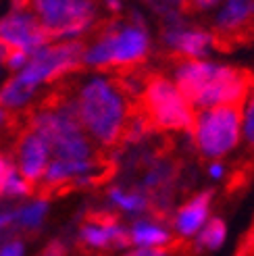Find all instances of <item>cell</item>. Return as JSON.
<instances>
[{
	"instance_id": "1",
	"label": "cell",
	"mask_w": 254,
	"mask_h": 256,
	"mask_svg": "<svg viewBox=\"0 0 254 256\" xmlns=\"http://www.w3.org/2000/svg\"><path fill=\"white\" fill-rule=\"evenodd\" d=\"M78 110L82 125L98 142L112 144L121 136L125 123V100L110 82H88L80 94Z\"/></svg>"
},
{
	"instance_id": "2",
	"label": "cell",
	"mask_w": 254,
	"mask_h": 256,
	"mask_svg": "<svg viewBox=\"0 0 254 256\" xmlns=\"http://www.w3.org/2000/svg\"><path fill=\"white\" fill-rule=\"evenodd\" d=\"M32 125L56 158L75 160L92 156V144L84 136L78 102H60L54 108L38 112L32 119Z\"/></svg>"
},
{
	"instance_id": "3",
	"label": "cell",
	"mask_w": 254,
	"mask_h": 256,
	"mask_svg": "<svg viewBox=\"0 0 254 256\" xmlns=\"http://www.w3.org/2000/svg\"><path fill=\"white\" fill-rule=\"evenodd\" d=\"M240 114L238 104L208 106L198 117L196 125V144L206 158H219L236 148L240 140Z\"/></svg>"
},
{
	"instance_id": "4",
	"label": "cell",
	"mask_w": 254,
	"mask_h": 256,
	"mask_svg": "<svg viewBox=\"0 0 254 256\" xmlns=\"http://www.w3.org/2000/svg\"><path fill=\"white\" fill-rule=\"evenodd\" d=\"M40 23L52 38H75L92 23V0H32Z\"/></svg>"
},
{
	"instance_id": "5",
	"label": "cell",
	"mask_w": 254,
	"mask_h": 256,
	"mask_svg": "<svg viewBox=\"0 0 254 256\" xmlns=\"http://www.w3.org/2000/svg\"><path fill=\"white\" fill-rule=\"evenodd\" d=\"M84 56V46L80 42H67L58 46H40L34 52H30L28 62L21 67V73L17 80L28 84V86H38L42 82H50L58 78V75L67 73L80 65Z\"/></svg>"
},
{
	"instance_id": "6",
	"label": "cell",
	"mask_w": 254,
	"mask_h": 256,
	"mask_svg": "<svg viewBox=\"0 0 254 256\" xmlns=\"http://www.w3.org/2000/svg\"><path fill=\"white\" fill-rule=\"evenodd\" d=\"M146 104L150 117L164 130H190L194 114L188 98L167 80H154L146 88Z\"/></svg>"
},
{
	"instance_id": "7",
	"label": "cell",
	"mask_w": 254,
	"mask_h": 256,
	"mask_svg": "<svg viewBox=\"0 0 254 256\" xmlns=\"http://www.w3.org/2000/svg\"><path fill=\"white\" fill-rule=\"evenodd\" d=\"M50 38V32L32 10L25 8V2H17L10 12L0 17V42L6 48H23L25 52H34L36 48L48 44Z\"/></svg>"
},
{
	"instance_id": "8",
	"label": "cell",
	"mask_w": 254,
	"mask_h": 256,
	"mask_svg": "<svg viewBox=\"0 0 254 256\" xmlns=\"http://www.w3.org/2000/svg\"><path fill=\"white\" fill-rule=\"evenodd\" d=\"M246 92V82L234 69L219 67L212 80L194 96V104L198 106H219V104H238L242 102Z\"/></svg>"
},
{
	"instance_id": "9",
	"label": "cell",
	"mask_w": 254,
	"mask_h": 256,
	"mask_svg": "<svg viewBox=\"0 0 254 256\" xmlns=\"http://www.w3.org/2000/svg\"><path fill=\"white\" fill-rule=\"evenodd\" d=\"M108 50H110V65H132L140 60L148 50V36L138 25L108 32L106 36Z\"/></svg>"
},
{
	"instance_id": "10",
	"label": "cell",
	"mask_w": 254,
	"mask_h": 256,
	"mask_svg": "<svg viewBox=\"0 0 254 256\" xmlns=\"http://www.w3.org/2000/svg\"><path fill=\"white\" fill-rule=\"evenodd\" d=\"M48 154L50 148L42 140V136H38L36 132H30L21 140L19 144V171L25 179H40L46 164H48Z\"/></svg>"
},
{
	"instance_id": "11",
	"label": "cell",
	"mask_w": 254,
	"mask_h": 256,
	"mask_svg": "<svg viewBox=\"0 0 254 256\" xmlns=\"http://www.w3.org/2000/svg\"><path fill=\"white\" fill-rule=\"evenodd\" d=\"M217 69H219V65H212V62H204V60L184 62V65H180V69L175 71L177 90L192 102L194 96L212 80V75L217 73Z\"/></svg>"
},
{
	"instance_id": "12",
	"label": "cell",
	"mask_w": 254,
	"mask_h": 256,
	"mask_svg": "<svg viewBox=\"0 0 254 256\" xmlns=\"http://www.w3.org/2000/svg\"><path fill=\"white\" fill-rule=\"evenodd\" d=\"M210 34L200 32V30H184V28H173L167 32V42L175 50H180L186 56H204L210 48Z\"/></svg>"
},
{
	"instance_id": "13",
	"label": "cell",
	"mask_w": 254,
	"mask_h": 256,
	"mask_svg": "<svg viewBox=\"0 0 254 256\" xmlns=\"http://www.w3.org/2000/svg\"><path fill=\"white\" fill-rule=\"evenodd\" d=\"M208 200H210V194L206 192V194H200L198 198H194L190 202L188 206H184L180 210V214H177V219H175V227L182 236H188V238L194 236L198 229L206 223Z\"/></svg>"
},
{
	"instance_id": "14",
	"label": "cell",
	"mask_w": 254,
	"mask_h": 256,
	"mask_svg": "<svg viewBox=\"0 0 254 256\" xmlns=\"http://www.w3.org/2000/svg\"><path fill=\"white\" fill-rule=\"evenodd\" d=\"M254 15V0H227V4L219 12L221 30H238Z\"/></svg>"
},
{
	"instance_id": "15",
	"label": "cell",
	"mask_w": 254,
	"mask_h": 256,
	"mask_svg": "<svg viewBox=\"0 0 254 256\" xmlns=\"http://www.w3.org/2000/svg\"><path fill=\"white\" fill-rule=\"evenodd\" d=\"M130 240L138 246H162L169 242V234L164 232V229L152 225V223L140 221L134 225Z\"/></svg>"
},
{
	"instance_id": "16",
	"label": "cell",
	"mask_w": 254,
	"mask_h": 256,
	"mask_svg": "<svg viewBox=\"0 0 254 256\" xmlns=\"http://www.w3.org/2000/svg\"><path fill=\"white\" fill-rule=\"evenodd\" d=\"M34 86H28L19 82L17 78L8 82L2 90H0V104L2 106H8V108H15V106H23L28 104L30 98L34 96Z\"/></svg>"
},
{
	"instance_id": "17",
	"label": "cell",
	"mask_w": 254,
	"mask_h": 256,
	"mask_svg": "<svg viewBox=\"0 0 254 256\" xmlns=\"http://www.w3.org/2000/svg\"><path fill=\"white\" fill-rule=\"evenodd\" d=\"M202 232L198 236V246L200 248H208V250H217L225 242V225L221 219H210L206 225L200 227Z\"/></svg>"
},
{
	"instance_id": "18",
	"label": "cell",
	"mask_w": 254,
	"mask_h": 256,
	"mask_svg": "<svg viewBox=\"0 0 254 256\" xmlns=\"http://www.w3.org/2000/svg\"><path fill=\"white\" fill-rule=\"evenodd\" d=\"M46 210H48V204L44 200H38V202H32V204H28V206L19 208L15 212V219H12V221L19 223L25 229H36L38 225L42 223Z\"/></svg>"
},
{
	"instance_id": "19",
	"label": "cell",
	"mask_w": 254,
	"mask_h": 256,
	"mask_svg": "<svg viewBox=\"0 0 254 256\" xmlns=\"http://www.w3.org/2000/svg\"><path fill=\"white\" fill-rule=\"evenodd\" d=\"M30 179H23L19 177L17 169H12L8 171L6 179H4V186H2V192L0 194H6V196H25V194H30Z\"/></svg>"
},
{
	"instance_id": "20",
	"label": "cell",
	"mask_w": 254,
	"mask_h": 256,
	"mask_svg": "<svg viewBox=\"0 0 254 256\" xmlns=\"http://www.w3.org/2000/svg\"><path fill=\"white\" fill-rule=\"evenodd\" d=\"M110 200L117 202L119 206L127 212H140L146 206V200L140 194H123L121 190H110Z\"/></svg>"
},
{
	"instance_id": "21",
	"label": "cell",
	"mask_w": 254,
	"mask_h": 256,
	"mask_svg": "<svg viewBox=\"0 0 254 256\" xmlns=\"http://www.w3.org/2000/svg\"><path fill=\"white\" fill-rule=\"evenodd\" d=\"M28 58H30V52H25L23 48H12L10 52L4 54V60H6L8 69H21L25 62H28Z\"/></svg>"
},
{
	"instance_id": "22",
	"label": "cell",
	"mask_w": 254,
	"mask_h": 256,
	"mask_svg": "<svg viewBox=\"0 0 254 256\" xmlns=\"http://www.w3.org/2000/svg\"><path fill=\"white\" fill-rule=\"evenodd\" d=\"M244 136L250 144H254V96L250 100V106L246 110V121H244Z\"/></svg>"
},
{
	"instance_id": "23",
	"label": "cell",
	"mask_w": 254,
	"mask_h": 256,
	"mask_svg": "<svg viewBox=\"0 0 254 256\" xmlns=\"http://www.w3.org/2000/svg\"><path fill=\"white\" fill-rule=\"evenodd\" d=\"M0 254L2 256H21L23 254V244H19V242H10V244L0 248Z\"/></svg>"
},
{
	"instance_id": "24",
	"label": "cell",
	"mask_w": 254,
	"mask_h": 256,
	"mask_svg": "<svg viewBox=\"0 0 254 256\" xmlns=\"http://www.w3.org/2000/svg\"><path fill=\"white\" fill-rule=\"evenodd\" d=\"M8 171H10V164L4 162V158L0 156V192H2V186H4V179H6Z\"/></svg>"
},
{
	"instance_id": "25",
	"label": "cell",
	"mask_w": 254,
	"mask_h": 256,
	"mask_svg": "<svg viewBox=\"0 0 254 256\" xmlns=\"http://www.w3.org/2000/svg\"><path fill=\"white\" fill-rule=\"evenodd\" d=\"M12 219H15V212H2L0 214V232H2L8 223H12Z\"/></svg>"
},
{
	"instance_id": "26",
	"label": "cell",
	"mask_w": 254,
	"mask_h": 256,
	"mask_svg": "<svg viewBox=\"0 0 254 256\" xmlns=\"http://www.w3.org/2000/svg\"><path fill=\"white\" fill-rule=\"evenodd\" d=\"M192 2L200 8H206V6H212L214 2H219V0H192Z\"/></svg>"
},
{
	"instance_id": "27",
	"label": "cell",
	"mask_w": 254,
	"mask_h": 256,
	"mask_svg": "<svg viewBox=\"0 0 254 256\" xmlns=\"http://www.w3.org/2000/svg\"><path fill=\"white\" fill-rule=\"evenodd\" d=\"M210 175H212L214 179H219V177L223 175V167H221V164H212V167H210Z\"/></svg>"
},
{
	"instance_id": "28",
	"label": "cell",
	"mask_w": 254,
	"mask_h": 256,
	"mask_svg": "<svg viewBox=\"0 0 254 256\" xmlns=\"http://www.w3.org/2000/svg\"><path fill=\"white\" fill-rule=\"evenodd\" d=\"M4 54H6V46H4L2 42H0V62L4 60Z\"/></svg>"
},
{
	"instance_id": "29",
	"label": "cell",
	"mask_w": 254,
	"mask_h": 256,
	"mask_svg": "<svg viewBox=\"0 0 254 256\" xmlns=\"http://www.w3.org/2000/svg\"><path fill=\"white\" fill-rule=\"evenodd\" d=\"M2 117H4V112H2V108H0V121H2Z\"/></svg>"
}]
</instances>
